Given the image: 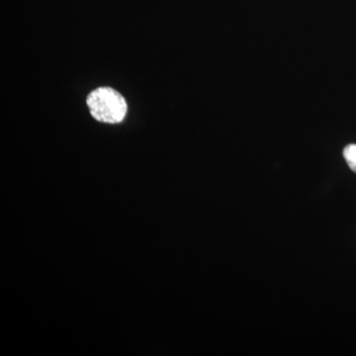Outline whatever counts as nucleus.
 <instances>
[{
    "instance_id": "f257e3e1",
    "label": "nucleus",
    "mask_w": 356,
    "mask_h": 356,
    "mask_svg": "<svg viewBox=\"0 0 356 356\" xmlns=\"http://www.w3.org/2000/svg\"><path fill=\"white\" fill-rule=\"evenodd\" d=\"M93 118L104 123H120L127 113V103L113 88H99L93 90L86 99Z\"/></svg>"
},
{
    "instance_id": "f03ea898",
    "label": "nucleus",
    "mask_w": 356,
    "mask_h": 356,
    "mask_svg": "<svg viewBox=\"0 0 356 356\" xmlns=\"http://www.w3.org/2000/svg\"><path fill=\"white\" fill-rule=\"evenodd\" d=\"M343 156L350 170L356 173V145H348L343 149Z\"/></svg>"
}]
</instances>
